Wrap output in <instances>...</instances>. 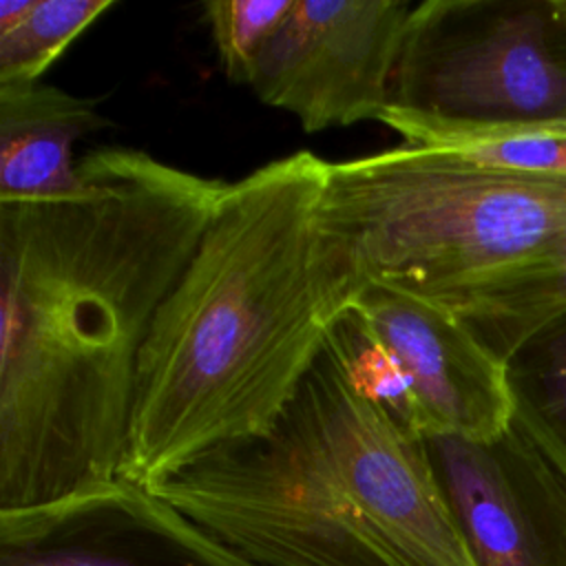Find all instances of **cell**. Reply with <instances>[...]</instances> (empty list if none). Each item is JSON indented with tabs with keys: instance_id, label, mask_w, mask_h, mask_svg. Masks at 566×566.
I'll return each instance as SVG.
<instances>
[{
	"instance_id": "cell-4",
	"label": "cell",
	"mask_w": 566,
	"mask_h": 566,
	"mask_svg": "<svg viewBox=\"0 0 566 566\" xmlns=\"http://www.w3.org/2000/svg\"><path fill=\"white\" fill-rule=\"evenodd\" d=\"M318 226L356 290L378 285L460 316L566 234V179L398 146L327 161Z\"/></svg>"
},
{
	"instance_id": "cell-11",
	"label": "cell",
	"mask_w": 566,
	"mask_h": 566,
	"mask_svg": "<svg viewBox=\"0 0 566 566\" xmlns=\"http://www.w3.org/2000/svg\"><path fill=\"white\" fill-rule=\"evenodd\" d=\"M566 316V234L489 287L460 323L504 365L542 327Z\"/></svg>"
},
{
	"instance_id": "cell-10",
	"label": "cell",
	"mask_w": 566,
	"mask_h": 566,
	"mask_svg": "<svg viewBox=\"0 0 566 566\" xmlns=\"http://www.w3.org/2000/svg\"><path fill=\"white\" fill-rule=\"evenodd\" d=\"M108 126L97 99L42 82L0 84V199L73 190L75 142Z\"/></svg>"
},
{
	"instance_id": "cell-3",
	"label": "cell",
	"mask_w": 566,
	"mask_h": 566,
	"mask_svg": "<svg viewBox=\"0 0 566 566\" xmlns=\"http://www.w3.org/2000/svg\"><path fill=\"white\" fill-rule=\"evenodd\" d=\"M150 491L259 566H475L424 438L356 394L325 345L265 433Z\"/></svg>"
},
{
	"instance_id": "cell-5",
	"label": "cell",
	"mask_w": 566,
	"mask_h": 566,
	"mask_svg": "<svg viewBox=\"0 0 566 566\" xmlns=\"http://www.w3.org/2000/svg\"><path fill=\"white\" fill-rule=\"evenodd\" d=\"M378 122L405 146L462 135L566 133L559 0L413 4Z\"/></svg>"
},
{
	"instance_id": "cell-12",
	"label": "cell",
	"mask_w": 566,
	"mask_h": 566,
	"mask_svg": "<svg viewBox=\"0 0 566 566\" xmlns=\"http://www.w3.org/2000/svg\"><path fill=\"white\" fill-rule=\"evenodd\" d=\"M513 422L566 480V316L533 334L509 360Z\"/></svg>"
},
{
	"instance_id": "cell-2",
	"label": "cell",
	"mask_w": 566,
	"mask_h": 566,
	"mask_svg": "<svg viewBox=\"0 0 566 566\" xmlns=\"http://www.w3.org/2000/svg\"><path fill=\"white\" fill-rule=\"evenodd\" d=\"M327 161L276 157L221 192L144 343L119 478L155 489L265 433L358 290L318 226Z\"/></svg>"
},
{
	"instance_id": "cell-6",
	"label": "cell",
	"mask_w": 566,
	"mask_h": 566,
	"mask_svg": "<svg viewBox=\"0 0 566 566\" xmlns=\"http://www.w3.org/2000/svg\"><path fill=\"white\" fill-rule=\"evenodd\" d=\"M411 9L407 0H294L248 88L305 133L380 119Z\"/></svg>"
},
{
	"instance_id": "cell-9",
	"label": "cell",
	"mask_w": 566,
	"mask_h": 566,
	"mask_svg": "<svg viewBox=\"0 0 566 566\" xmlns=\"http://www.w3.org/2000/svg\"><path fill=\"white\" fill-rule=\"evenodd\" d=\"M352 305L396 354L418 400L424 438H493L513 420L506 365L453 314L409 294L365 285Z\"/></svg>"
},
{
	"instance_id": "cell-1",
	"label": "cell",
	"mask_w": 566,
	"mask_h": 566,
	"mask_svg": "<svg viewBox=\"0 0 566 566\" xmlns=\"http://www.w3.org/2000/svg\"><path fill=\"white\" fill-rule=\"evenodd\" d=\"M77 170L0 199V511L119 480L144 343L228 186L128 146Z\"/></svg>"
},
{
	"instance_id": "cell-8",
	"label": "cell",
	"mask_w": 566,
	"mask_h": 566,
	"mask_svg": "<svg viewBox=\"0 0 566 566\" xmlns=\"http://www.w3.org/2000/svg\"><path fill=\"white\" fill-rule=\"evenodd\" d=\"M0 566H259L155 491L115 480L55 504L0 511Z\"/></svg>"
},
{
	"instance_id": "cell-13",
	"label": "cell",
	"mask_w": 566,
	"mask_h": 566,
	"mask_svg": "<svg viewBox=\"0 0 566 566\" xmlns=\"http://www.w3.org/2000/svg\"><path fill=\"white\" fill-rule=\"evenodd\" d=\"M113 7L115 0H0V84L40 82Z\"/></svg>"
},
{
	"instance_id": "cell-15",
	"label": "cell",
	"mask_w": 566,
	"mask_h": 566,
	"mask_svg": "<svg viewBox=\"0 0 566 566\" xmlns=\"http://www.w3.org/2000/svg\"><path fill=\"white\" fill-rule=\"evenodd\" d=\"M413 148L449 155L482 168L566 179V133L528 130L436 137Z\"/></svg>"
},
{
	"instance_id": "cell-16",
	"label": "cell",
	"mask_w": 566,
	"mask_h": 566,
	"mask_svg": "<svg viewBox=\"0 0 566 566\" xmlns=\"http://www.w3.org/2000/svg\"><path fill=\"white\" fill-rule=\"evenodd\" d=\"M292 7L294 0H210L201 4L228 80L248 86L261 51Z\"/></svg>"
},
{
	"instance_id": "cell-14",
	"label": "cell",
	"mask_w": 566,
	"mask_h": 566,
	"mask_svg": "<svg viewBox=\"0 0 566 566\" xmlns=\"http://www.w3.org/2000/svg\"><path fill=\"white\" fill-rule=\"evenodd\" d=\"M325 349L356 394L378 405L407 431L424 438L422 413L407 371L354 305L332 323Z\"/></svg>"
},
{
	"instance_id": "cell-17",
	"label": "cell",
	"mask_w": 566,
	"mask_h": 566,
	"mask_svg": "<svg viewBox=\"0 0 566 566\" xmlns=\"http://www.w3.org/2000/svg\"><path fill=\"white\" fill-rule=\"evenodd\" d=\"M559 9H562V13L566 15V0H559Z\"/></svg>"
},
{
	"instance_id": "cell-7",
	"label": "cell",
	"mask_w": 566,
	"mask_h": 566,
	"mask_svg": "<svg viewBox=\"0 0 566 566\" xmlns=\"http://www.w3.org/2000/svg\"><path fill=\"white\" fill-rule=\"evenodd\" d=\"M424 444L475 566H566V480L513 420L493 438Z\"/></svg>"
}]
</instances>
